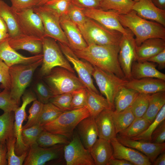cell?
Returning <instances> with one entry per match:
<instances>
[{
  "label": "cell",
  "mask_w": 165,
  "mask_h": 165,
  "mask_svg": "<svg viewBox=\"0 0 165 165\" xmlns=\"http://www.w3.org/2000/svg\"><path fill=\"white\" fill-rule=\"evenodd\" d=\"M22 103L13 112L14 115V130L16 137L15 151L17 156L21 155L24 152L28 151L29 148L24 144L22 140L21 133L23 123L26 119L27 115L26 108L28 105L37 99L35 94L31 90L24 92L22 96Z\"/></svg>",
  "instance_id": "14"
},
{
  "label": "cell",
  "mask_w": 165,
  "mask_h": 165,
  "mask_svg": "<svg viewBox=\"0 0 165 165\" xmlns=\"http://www.w3.org/2000/svg\"><path fill=\"white\" fill-rule=\"evenodd\" d=\"M16 139L15 135L9 138L6 141L7 148V159L8 165H22L27 155L28 151L18 156L15 151Z\"/></svg>",
  "instance_id": "38"
},
{
  "label": "cell",
  "mask_w": 165,
  "mask_h": 165,
  "mask_svg": "<svg viewBox=\"0 0 165 165\" xmlns=\"http://www.w3.org/2000/svg\"><path fill=\"white\" fill-rule=\"evenodd\" d=\"M157 65L147 61H134L131 69V79L152 78L165 80V74L156 69Z\"/></svg>",
  "instance_id": "27"
},
{
  "label": "cell",
  "mask_w": 165,
  "mask_h": 165,
  "mask_svg": "<svg viewBox=\"0 0 165 165\" xmlns=\"http://www.w3.org/2000/svg\"><path fill=\"white\" fill-rule=\"evenodd\" d=\"M71 4V0H50L43 6L60 18L67 15Z\"/></svg>",
  "instance_id": "41"
},
{
  "label": "cell",
  "mask_w": 165,
  "mask_h": 165,
  "mask_svg": "<svg viewBox=\"0 0 165 165\" xmlns=\"http://www.w3.org/2000/svg\"><path fill=\"white\" fill-rule=\"evenodd\" d=\"M150 124L142 117L135 118L127 128L117 134L116 135L124 138L131 139L143 132Z\"/></svg>",
  "instance_id": "34"
},
{
  "label": "cell",
  "mask_w": 165,
  "mask_h": 165,
  "mask_svg": "<svg viewBox=\"0 0 165 165\" xmlns=\"http://www.w3.org/2000/svg\"><path fill=\"white\" fill-rule=\"evenodd\" d=\"M64 145L58 144L48 148H43L37 143L29 148L24 165H44L47 162L61 159L64 156Z\"/></svg>",
  "instance_id": "12"
},
{
  "label": "cell",
  "mask_w": 165,
  "mask_h": 165,
  "mask_svg": "<svg viewBox=\"0 0 165 165\" xmlns=\"http://www.w3.org/2000/svg\"><path fill=\"white\" fill-rule=\"evenodd\" d=\"M19 107L11 97L10 90L4 89L0 92V109L4 112H13Z\"/></svg>",
  "instance_id": "47"
},
{
  "label": "cell",
  "mask_w": 165,
  "mask_h": 165,
  "mask_svg": "<svg viewBox=\"0 0 165 165\" xmlns=\"http://www.w3.org/2000/svg\"><path fill=\"white\" fill-rule=\"evenodd\" d=\"M33 90L38 100L44 104L49 102L54 96L48 86L42 80L38 81L35 83Z\"/></svg>",
  "instance_id": "46"
},
{
  "label": "cell",
  "mask_w": 165,
  "mask_h": 165,
  "mask_svg": "<svg viewBox=\"0 0 165 165\" xmlns=\"http://www.w3.org/2000/svg\"><path fill=\"white\" fill-rule=\"evenodd\" d=\"M60 23L68 43V46L73 51L79 50L88 45L78 27L67 15L60 18Z\"/></svg>",
  "instance_id": "19"
},
{
  "label": "cell",
  "mask_w": 165,
  "mask_h": 165,
  "mask_svg": "<svg viewBox=\"0 0 165 165\" xmlns=\"http://www.w3.org/2000/svg\"><path fill=\"white\" fill-rule=\"evenodd\" d=\"M7 148L6 143H0V165H7Z\"/></svg>",
  "instance_id": "55"
},
{
  "label": "cell",
  "mask_w": 165,
  "mask_h": 165,
  "mask_svg": "<svg viewBox=\"0 0 165 165\" xmlns=\"http://www.w3.org/2000/svg\"><path fill=\"white\" fill-rule=\"evenodd\" d=\"M154 165H165V151L161 153L152 163Z\"/></svg>",
  "instance_id": "57"
},
{
  "label": "cell",
  "mask_w": 165,
  "mask_h": 165,
  "mask_svg": "<svg viewBox=\"0 0 165 165\" xmlns=\"http://www.w3.org/2000/svg\"><path fill=\"white\" fill-rule=\"evenodd\" d=\"M116 139L123 145L135 149L144 154L152 163L161 153L165 151V143L155 144L149 142L124 138L117 135Z\"/></svg>",
  "instance_id": "20"
},
{
  "label": "cell",
  "mask_w": 165,
  "mask_h": 165,
  "mask_svg": "<svg viewBox=\"0 0 165 165\" xmlns=\"http://www.w3.org/2000/svg\"><path fill=\"white\" fill-rule=\"evenodd\" d=\"M150 94L139 93L131 105V109L135 118L143 116L148 107Z\"/></svg>",
  "instance_id": "43"
},
{
  "label": "cell",
  "mask_w": 165,
  "mask_h": 165,
  "mask_svg": "<svg viewBox=\"0 0 165 165\" xmlns=\"http://www.w3.org/2000/svg\"><path fill=\"white\" fill-rule=\"evenodd\" d=\"M86 90L87 99L86 107L90 116L94 119L103 111L112 109L105 98L87 88Z\"/></svg>",
  "instance_id": "30"
},
{
  "label": "cell",
  "mask_w": 165,
  "mask_h": 165,
  "mask_svg": "<svg viewBox=\"0 0 165 165\" xmlns=\"http://www.w3.org/2000/svg\"><path fill=\"white\" fill-rule=\"evenodd\" d=\"M133 0L134 2H138L139 0Z\"/></svg>",
  "instance_id": "62"
},
{
  "label": "cell",
  "mask_w": 165,
  "mask_h": 165,
  "mask_svg": "<svg viewBox=\"0 0 165 165\" xmlns=\"http://www.w3.org/2000/svg\"><path fill=\"white\" fill-rule=\"evenodd\" d=\"M132 9L140 17L155 21L165 26V9L157 7L152 0H139L135 2Z\"/></svg>",
  "instance_id": "22"
},
{
  "label": "cell",
  "mask_w": 165,
  "mask_h": 165,
  "mask_svg": "<svg viewBox=\"0 0 165 165\" xmlns=\"http://www.w3.org/2000/svg\"><path fill=\"white\" fill-rule=\"evenodd\" d=\"M13 112H4L0 116V143H6L9 138L15 135Z\"/></svg>",
  "instance_id": "35"
},
{
  "label": "cell",
  "mask_w": 165,
  "mask_h": 165,
  "mask_svg": "<svg viewBox=\"0 0 165 165\" xmlns=\"http://www.w3.org/2000/svg\"><path fill=\"white\" fill-rule=\"evenodd\" d=\"M165 119V105L159 112L154 121L147 129L139 135L130 139L150 142L152 133Z\"/></svg>",
  "instance_id": "39"
},
{
  "label": "cell",
  "mask_w": 165,
  "mask_h": 165,
  "mask_svg": "<svg viewBox=\"0 0 165 165\" xmlns=\"http://www.w3.org/2000/svg\"><path fill=\"white\" fill-rule=\"evenodd\" d=\"M66 15L77 26L82 25L85 22L87 18L83 13V9L72 3Z\"/></svg>",
  "instance_id": "49"
},
{
  "label": "cell",
  "mask_w": 165,
  "mask_h": 165,
  "mask_svg": "<svg viewBox=\"0 0 165 165\" xmlns=\"http://www.w3.org/2000/svg\"><path fill=\"white\" fill-rule=\"evenodd\" d=\"M41 0H10L11 7L16 12H19L37 6Z\"/></svg>",
  "instance_id": "51"
},
{
  "label": "cell",
  "mask_w": 165,
  "mask_h": 165,
  "mask_svg": "<svg viewBox=\"0 0 165 165\" xmlns=\"http://www.w3.org/2000/svg\"><path fill=\"white\" fill-rule=\"evenodd\" d=\"M10 37L8 33L0 30V42L8 39Z\"/></svg>",
  "instance_id": "60"
},
{
  "label": "cell",
  "mask_w": 165,
  "mask_h": 165,
  "mask_svg": "<svg viewBox=\"0 0 165 165\" xmlns=\"http://www.w3.org/2000/svg\"><path fill=\"white\" fill-rule=\"evenodd\" d=\"M165 81L152 78L131 79L128 80L125 86L139 93L150 94L165 91Z\"/></svg>",
  "instance_id": "23"
},
{
  "label": "cell",
  "mask_w": 165,
  "mask_h": 165,
  "mask_svg": "<svg viewBox=\"0 0 165 165\" xmlns=\"http://www.w3.org/2000/svg\"><path fill=\"white\" fill-rule=\"evenodd\" d=\"M90 116L86 107L78 109L64 112L54 120L42 126L43 130L49 132L72 138L74 130L79 123Z\"/></svg>",
  "instance_id": "6"
},
{
  "label": "cell",
  "mask_w": 165,
  "mask_h": 165,
  "mask_svg": "<svg viewBox=\"0 0 165 165\" xmlns=\"http://www.w3.org/2000/svg\"><path fill=\"white\" fill-rule=\"evenodd\" d=\"M41 18L44 31V37H49L68 46V43L60 25V17L43 6L33 8Z\"/></svg>",
  "instance_id": "9"
},
{
  "label": "cell",
  "mask_w": 165,
  "mask_h": 165,
  "mask_svg": "<svg viewBox=\"0 0 165 165\" xmlns=\"http://www.w3.org/2000/svg\"><path fill=\"white\" fill-rule=\"evenodd\" d=\"M165 141V120L163 121L152 133L150 142L162 144Z\"/></svg>",
  "instance_id": "52"
},
{
  "label": "cell",
  "mask_w": 165,
  "mask_h": 165,
  "mask_svg": "<svg viewBox=\"0 0 165 165\" xmlns=\"http://www.w3.org/2000/svg\"><path fill=\"white\" fill-rule=\"evenodd\" d=\"M75 128L82 143L90 152L97 141L98 133L94 119L90 116L81 120Z\"/></svg>",
  "instance_id": "21"
},
{
  "label": "cell",
  "mask_w": 165,
  "mask_h": 165,
  "mask_svg": "<svg viewBox=\"0 0 165 165\" xmlns=\"http://www.w3.org/2000/svg\"><path fill=\"white\" fill-rule=\"evenodd\" d=\"M1 92V90L0 89V92Z\"/></svg>",
  "instance_id": "63"
},
{
  "label": "cell",
  "mask_w": 165,
  "mask_h": 165,
  "mask_svg": "<svg viewBox=\"0 0 165 165\" xmlns=\"http://www.w3.org/2000/svg\"><path fill=\"white\" fill-rule=\"evenodd\" d=\"M64 157L67 165H95L90 152L84 146L76 132L64 145Z\"/></svg>",
  "instance_id": "10"
},
{
  "label": "cell",
  "mask_w": 165,
  "mask_h": 165,
  "mask_svg": "<svg viewBox=\"0 0 165 165\" xmlns=\"http://www.w3.org/2000/svg\"><path fill=\"white\" fill-rule=\"evenodd\" d=\"M49 0H41L37 6L43 5Z\"/></svg>",
  "instance_id": "61"
},
{
  "label": "cell",
  "mask_w": 165,
  "mask_h": 165,
  "mask_svg": "<svg viewBox=\"0 0 165 165\" xmlns=\"http://www.w3.org/2000/svg\"><path fill=\"white\" fill-rule=\"evenodd\" d=\"M9 38L0 42V59L9 67L16 64H29L42 59V53L28 57L19 53L9 45Z\"/></svg>",
  "instance_id": "18"
},
{
  "label": "cell",
  "mask_w": 165,
  "mask_h": 165,
  "mask_svg": "<svg viewBox=\"0 0 165 165\" xmlns=\"http://www.w3.org/2000/svg\"><path fill=\"white\" fill-rule=\"evenodd\" d=\"M130 106L119 112L113 111V117L117 134L127 128L135 118Z\"/></svg>",
  "instance_id": "37"
},
{
  "label": "cell",
  "mask_w": 165,
  "mask_h": 165,
  "mask_svg": "<svg viewBox=\"0 0 165 165\" xmlns=\"http://www.w3.org/2000/svg\"><path fill=\"white\" fill-rule=\"evenodd\" d=\"M71 94V110L78 109L86 107L87 99V92L86 87L75 90L72 92Z\"/></svg>",
  "instance_id": "45"
},
{
  "label": "cell",
  "mask_w": 165,
  "mask_h": 165,
  "mask_svg": "<svg viewBox=\"0 0 165 165\" xmlns=\"http://www.w3.org/2000/svg\"><path fill=\"white\" fill-rule=\"evenodd\" d=\"M90 152L95 165H108L112 156L113 150L110 141L99 138L92 146Z\"/></svg>",
  "instance_id": "28"
},
{
  "label": "cell",
  "mask_w": 165,
  "mask_h": 165,
  "mask_svg": "<svg viewBox=\"0 0 165 165\" xmlns=\"http://www.w3.org/2000/svg\"><path fill=\"white\" fill-rule=\"evenodd\" d=\"M42 61L40 70V76L44 77L53 68H64L74 73L75 71L62 53L55 40L49 37L43 38Z\"/></svg>",
  "instance_id": "7"
},
{
  "label": "cell",
  "mask_w": 165,
  "mask_h": 165,
  "mask_svg": "<svg viewBox=\"0 0 165 165\" xmlns=\"http://www.w3.org/2000/svg\"><path fill=\"white\" fill-rule=\"evenodd\" d=\"M43 77L54 96L86 87L74 73L61 67L53 68Z\"/></svg>",
  "instance_id": "4"
},
{
  "label": "cell",
  "mask_w": 165,
  "mask_h": 165,
  "mask_svg": "<svg viewBox=\"0 0 165 165\" xmlns=\"http://www.w3.org/2000/svg\"><path fill=\"white\" fill-rule=\"evenodd\" d=\"M0 83L1 88L10 90L11 82L9 67L0 59Z\"/></svg>",
  "instance_id": "50"
},
{
  "label": "cell",
  "mask_w": 165,
  "mask_h": 165,
  "mask_svg": "<svg viewBox=\"0 0 165 165\" xmlns=\"http://www.w3.org/2000/svg\"><path fill=\"white\" fill-rule=\"evenodd\" d=\"M118 17L122 25L129 29L135 35L137 46L149 38L165 39V27L156 22L149 21L140 17L132 9L125 14H119Z\"/></svg>",
  "instance_id": "2"
},
{
  "label": "cell",
  "mask_w": 165,
  "mask_h": 165,
  "mask_svg": "<svg viewBox=\"0 0 165 165\" xmlns=\"http://www.w3.org/2000/svg\"><path fill=\"white\" fill-rule=\"evenodd\" d=\"M0 15L6 24L8 33L10 37L23 34L19 26L16 12L2 0H0Z\"/></svg>",
  "instance_id": "29"
},
{
  "label": "cell",
  "mask_w": 165,
  "mask_h": 165,
  "mask_svg": "<svg viewBox=\"0 0 165 165\" xmlns=\"http://www.w3.org/2000/svg\"><path fill=\"white\" fill-rule=\"evenodd\" d=\"M108 165H133V164L126 160L115 158L112 157L109 161Z\"/></svg>",
  "instance_id": "56"
},
{
  "label": "cell",
  "mask_w": 165,
  "mask_h": 165,
  "mask_svg": "<svg viewBox=\"0 0 165 165\" xmlns=\"http://www.w3.org/2000/svg\"><path fill=\"white\" fill-rule=\"evenodd\" d=\"M134 35L131 31L123 34L119 44L118 60L126 79H131V69L133 63L136 61V44Z\"/></svg>",
  "instance_id": "13"
},
{
  "label": "cell",
  "mask_w": 165,
  "mask_h": 165,
  "mask_svg": "<svg viewBox=\"0 0 165 165\" xmlns=\"http://www.w3.org/2000/svg\"><path fill=\"white\" fill-rule=\"evenodd\" d=\"M44 104L37 99L33 101L28 111L29 115L26 123L23 126V129L31 127L37 124Z\"/></svg>",
  "instance_id": "44"
},
{
  "label": "cell",
  "mask_w": 165,
  "mask_h": 165,
  "mask_svg": "<svg viewBox=\"0 0 165 165\" xmlns=\"http://www.w3.org/2000/svg\"><path fill=\"white\" fill-rule=\"evenodd\" d=\"M165 49V39L158 38L148 39L139 46H136V61H146Z\"/></svg>",
  "instance_id": "26"
},
{
  "label": "cell",
  "mask_w": 165,
  "mask_h": 165,
  "mask_svg": "<svg viewBox=\"0 0 165 165\" xmlns=\"http://www.w3.org/2000/svg\"><path fill=\"white\" fill-rule=\"evenodd\" d=\"M113 110H105L94 118L99 138L110 141L116 138L113 117Z\"/></svg>",
  "instance_id": "25"
},
{
  "label": "cell",
  "mask_w": 165,
  "mask_h": 165,
  "mask_svg": "<svg viewBox=\"0 0 165 165\" xmlns=\"http://www.w3.org/2000/svg\"><path fill=\"white\" fill-rule=\"evenodd\" d=\"M154 5L159 8L165 9V0H152Z\"/></svg>",
  "instance_id": "58"
},
{
  "label": "cell",
  "mask_w": 165,
  "mask_h": 165,
  "mask_svg": "<svg viewBox=\"0 0 165 165\" xmlns=\"http://www.w3.org/2000/svg\"><path fill=\"white\" fill-rule=\"evenodd\" d=\"M86 17L93 19L109 29L118 31L123 35L127 34L130 30L124 28L120 23L118 13L112 10L100 9H83Z\"/></svg>",
  "instance_id": "16"
},
{
  "label": "cell",
  "mask_w": 165,
  "mask_h": 165,
  "mask_svg": "<svg viewBox=\"0 0 165 165\" xmlns=\"http://www.w3.org/2000/svg\"><path fill=\"white\" fill-rule=\"evenodd\" d=\"M0 30L8 33V28L6 23L0 15Z\"/></svg>",
  "instance_id": "59"
},
{
  "label": "cell",
  "mask_w": 165,
  "mask_h": 165,
  "mask_svg": "<svg viewBox=\"0 0 165 165\" xmlns=\"http://www.w3.org/2000/svg\"><path fill=\"white\" fill-rule=\"evenodd\" d=\"M139 94L134 90L123 87L115 97L114 110L119 112L130 106Z\"/></svg>",
  "instance_id": "31"
},
{
  "label": "cell",
  "mask_w": 165,
  "mask_h": 165,
  "mask_svg": "<svg viewBox=\"0 0 165 165\" xmlns=\"http://www.w3.org/2000/svg\"><path fill=\"white\" fill-rule=\"evenodd\" d=\"M43 130L42 125L37 124L31 127L23 129L22 140L24 144L28 148L37 143V140L40 133Z\"/></svg>",
  "instance_id": "42"
},
{
  "label": "cell",
  "mask_w": 165,
  "mask_h": 165,
  "mask_svg": "<svg viewBox=\"0 0 165 165\" xmlns=\"http://www.w3.org/2000/svg\"><path fill=\"white\" fill-rule=\"evenodd\" d=\"M63 112L50 102L44 104L37 124L42 125L52 121Z\"/></svg>",
  "instance_id": "40"
},
{
  "label": "cell",
  "mask_w": 165,
  "mask_h": 165,
  "mask_svg": "<svg viewBox=\"0 0 165 165\" xmlns=\"http://www.w3.org/2000/svg\"><path fill=\"white\" fill-rule=\"evenodd\" d=\"M43 39L24 34L10 37L8 42L16 50H22L36 55L42 53Z\"/></svg>",
  "instance_id": "24"
},
{
  "label": "cell",
  "mask_w": 165,
  "mask_h": 165,
  "mask_svg": "<svg viewBox=\"0 0 165 165\" xmlns=\"http://www.w3.org/2000/svg\"><path fill=\"white\" fill-rule=\"evenodd\" d=\"M22 34L43 39L44 31L41 20L32 9L16 12Z\"/></svg>",
  "instance_id": "15"
},
{
  "label": "cell",
  "mask_w": 165,
  "mask_h": 165,
  "mask_svg": "<svg viewBox=\"0 0 165 165\" xmlns=\"http://www.w3.org/2000/svg\"><path fill=\"white\" fill-rule=\"evenodd\" d=\"M42 59L28 64H19L9 67L12 98L19 105L21 97L30 83L36 69L41 65Z\"/></svg>",
  "instance_id": "5"
},
{
  "label": "cell",
  "mask_w": 165,
  "mask_h": 165,
  "mask_svg": "<svg viewBox=\"0 0 165 165\" xmlns=\"http://www.w3.org/2000/svg\"><path fill=\"white\" fill-rule=\"evenodd\" d=\"M70 139L64 135L43 130L39 135L37 143L41 147L48 148L58 144L66 145L70 141Z\"/></svg>",
  "instance_id": "33"
},
{
  "label": "cell",
  "mask_w": 165,
  "mask_h": 165,
  "mask_svg": "<svg viewBox=\"0 0 165 165\" xmlns=\"http://www.w3.org/2000/svg\"><path fill=\"white\" fill-rule=\"evenodd\" d=\"M77 27L88 45H119L123 35L121 32L108 28L88 17L82 25Z\"/></svg>",
  "instance_id": "3"
},
{
  "label": "cell",
  "mask_w": 165,
  "mask_h": 165,
  "mask_svg": "<svg viewBox=\"0 0 165 165\" xmlns=\"http://www.w3.org/2000/svg\"><path fill=\"white\" fill-rule=\"evenodd\" d=\"M101 0H71L72 3L83 9H100Z\"/></svg>",
  "instance_id": "53"
},
{
  "label": "cell",
  "mask_w": 165,
  "mask_h": 165,
  "mask_svg": "<svg viewBox=\"0 0 165 165\" xmlns=\"http://www.w3.org/2000/svg\"><path fill=\"white\" fill-rule=\"evenodd\" d=\"M165 105V91L150 94L148 108L142 117L151 123Z\"/></svg>",
  "instance_id": "32"
},
{
  "label": "cell",
  "mask_w": 165,
  "mask_h": 165,
  "mask_svg": "<svg viewBox=\"0 0 165 165\" xmlns=\"http://www.w3.org/2000/svg\"><path fill=\"white\" fill-rule=\"evenodd\" d=\"M146 61L156 63L159 70L164 69L165 68V49Z\"/></svg>",
  "instance_id": "54"
},
{
  "label": "cell",
  "mask_w": 165,
  "mask_h": 165,
  "mask_svg": "<svg viewBox=\"0 0 165 165\" xmlns=\"http://www.w3.org/2000/svg\"><path fill=\"white\" fill-rule=\"evenodd\" d=\"M58 45L65 58L73 65L78 78L85 87L99 94L92 78L93 66L86 61L80 60L68 46L60 42Z\"/></svg>",
  "instance_id": "11"
},
{
  "label": "cell",
  "mask_w": 165,
  "mask_h": 165,
  "mask_svg": "<svg viewBox=\"0 0 165 165\" xmlns=\"http://www.w3.org/2000/svg\"><path fill=\"white\" fill-rule=\"evenodd\" d=\"M92 76L95 80L101 93L104 95L111 108L114 110L115 97L128 80L119 78L115 74L93 66Z\"/></svg>",
  "instance_id": "8"
},
{
  "label": "cell",
  "mask_w": 165,
  "mask_h": 165,
  "mask_svg": "<svg viewBox=\"0 0 165 165\" xmlns=\"http://www.w3.org/2000/svg\"><path fill=\"white\" fill-rule=\"evenodd\" d=\"M71 93H66L53 96L50 99L49 102L65 112L71 110Z\"/></svg>",
  "instance_id": "48"
},
{
  "label": "cell",
  "mask_w": 165,
  "mask_h": 165,
  "mask_svg": "<svg viewBox=\"0 0 165 165\" xmlns=\"http://www.w3.org/2000/svg\"><path fill=\"white\" fill-rule=\"evenodd\" d=\"M119 45L91 44L82 50L73 51L79 58L93 66L126 79L119 61Z\"/></svg>",
  "instance_id": "1"
},
{
  "label": "cell",
  "mask_w": 165,
  "mask_h": 165,
  "mask_svg": "<svg viewBox=\"0 0 165 165\" xmlns=\"http://www.w3.org/2000/svg\"><path fill=\"white\" fill-rule=\"evenodd\" d=\"M135 3L133 0H101L100 9L114 10L119 14H125L132 10Z\"/></svg>",
  "instance_id": "36"
},
{
  "label": "cell",
  "mask_w": 165,
  "mask_h": 165,
  "mask_svg": "<svg viewBox=\"0 0 165 165\" xmlns=\"http://www.w3.org/2000/svg\"><path fill=\"white\" fill-rule=\"evenodd\" d=\"M110 142L113 150V158L126 160L133 165L152 164V163L145 155L135 149L123 145L117 140L116 138Z\"/></svg>",
  "instance_id": "17"
}]
</instances>
